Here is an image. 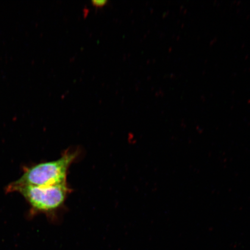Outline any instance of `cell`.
<instances>
[{"label": "cell", "mask_w": 250, "mask_h": 250, "mask_svg": "<svg viewBox=\"0 0 250 250\" xmlns=\"http://www.w3.org/2000/svg\"><path fill=\"white\" fill-rule=\"evenodd\" d=\"M76 152L66 151L57 160L43 162L29 168L8 188L50 186L67 183L68 171L77 158Z\"/></svg>", "instance_id": "1"}, {"label": "cell", "mask_w": 250, "mask_h": 250, "mask_svg": "<svg viewBox=\"0 0 250 250\" xmlns=\"http://www.w3.org/2000/svg\"><path fill=\"white\" fill-rule=\"evenodd\" d=\"M8 190L20 192L34 210L44 212L54 211L61 208L70 192L67 183L42 187L20 186Z\"/></svg>", "instance_id": "2"}, {"label": "cell", "mask_w": 250, "mask_h": 250, "mask_svg": "<svg viewBox=\"0 0 250 250\" xmlns=\"http://www.w3.org/2000/svg\"><path fill=\"white\" fill-rule=\"evenodd\" d=\"M108 1L107 0H92V3L93 5L97 7H102L107 4Z\"/></svg>", "instance_id": "3"}]
</instances>
